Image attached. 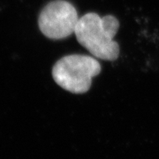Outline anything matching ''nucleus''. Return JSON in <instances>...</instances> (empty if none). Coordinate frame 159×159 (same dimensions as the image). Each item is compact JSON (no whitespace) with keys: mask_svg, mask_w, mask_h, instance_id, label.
<instances>
[{"mask_svg":"<svg viewBox=\"0 0 159 159\" xmlns=\"http://www.w3.org/2000/svg\"><path fill=\"white\" fill-rule=\"evenodd\" d=\"M119 27L114 16L100 17L89 13L79 18L75 34L80 44L97 58L115 61L119 56V44L114 40Z\"/></svg>","mask_w":159,"mask_h":159,"instance_id":"1","label":"nucleus"},{"mask_svg":"<svg viewBox=\"0 0 159 159\" xmlns=\"http://www.w3.org/2000/svg\"><path fill=\"white\" fill-rule=\"evenodd\" d=\"M101 71V65L94 57L70 55L62 57L52 68V77L59 86L73 94H83L91 88L92 78Z\"/></svg>","mask_w":159,"mask_h":159,"instance_id":"2","label":"nucleus"},{"mask_svg":"<svg viewBox=\"0 0 159 159\" xmlns=\"http://www.w3.org/2000/svg\"><path fill=\"white\" fill-rule=\"evenodd\" d=\"M79 18L76 8L66 0H55L40 13L39 27L48 39L59 40L75 33Z\"/></svg>","mask_w":159,"mask_h":159,"instance_id":"3","label":"nucleus"}]
</instances>
